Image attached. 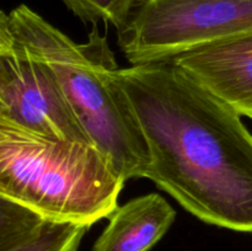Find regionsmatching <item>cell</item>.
Segmentation results:
<instances>
[{
	"label": "cell",
	"instance_id": "cell-1",
	"mask_svg": "<svg viewBox=\"0 0 252 251\" xmlns=\"http://www.w3.org/2000/svg\"><path fill=\"white\" fill-rule=\"evenodd\" d=\"M150 154L147 179L208 224L252 233V134L172 62L118 68Z\"/></svg>",
	"mask_w": 252,
	"mask_h": 251
},
{
	"label": "cell",
	"instance_id": "cell-2",
	"mask_svg": "<svg viewBox=\"0 0 252 251\" xmlns=\"http://www.w3.org/2000/svg\"><path fill=\"white\" fill-rule=\"evenodd\" d=\"M15 43L46 64L94 147L125 181L145 176L150 154L127 96L116 80L115 53L94 25L75 43L26 5L9 14Z\"/></svg>",
	"mask_w": 252,
	"mask_h": 251
},
{
	"label": "cell",
	"instance_id": "cell-3",
	"mask_svg": "<svg viewBox=\"0 0 252 251\" xmlns=\"http://www.w3.org/2000/svg\"><path fill=\"white\" fill-rule=\"evenodd\" d=\"M0 105V196L46 219L91 226L117 208L125 180L93 145L33 132Z\"/></svg>",
	"mask_w": 252,
	"mask_h": 251
},
{
	"label": "cell",
	"instance_id": "cell-4",
	"mask_svg": "<svg viewBox=\"0 0 252 251\" xmlns=\"http://www.w3.org/2000/svg\"><path fill=\"white\" fill-rule=\"evenodd\" d=\"M0 101L12 120L33 132L94 147L51 69L21 44L0 52Z\"/></svg>",
	"mask_w": 252,
	"mask_h": 251
},
{
	"label": "cell",
	"instance_id": "cell-5",
	"mask_svg": "<svg viewBox=\"0 0 252 251\" xmlns=\"http://www.w3.org/2000/svg\"><path fill=\"white\" fill-rule=\"evenodd\" d=\"M170 62L241 116L252 111V33L192 49Z\"/></svg>",
	"mask_w": 252,
	"mask_h": 251
},
{
	"label": "cell",
	"instance_id": "cell-6",
	"mask_svg": "<svg viewBox=\"0 0 252 251\" xmlns=\"http://www.w3.org/2000/svg\"><path fill=\"white\" fill-rule=\"evenodd\" d=\"M176 218L175 209L158 193L137 197L117 207L93 251H148Z\"/></svg>",
	"mask_w": 252,
	"mask_h": 251
},
{
	"label": "cell",
	"instance_id": "cell-7",
	"mask_svg": "<svg viewBox=\"0 0 252 251\" xmlns=\"http://www.w3.org/2000/svg\"><path fill=\"white\" fill-rule=\"evenodd\" d=\"M44 220L46 218L33 209L0 196V251L29 240Z\"/></svg>",
	"mask_w": 252,
	"mask_h": 251
},
{
	"label": "cell",
	"instance_id": "cell-8",
	"mask_svg": "<svg viewBox=\"0 0 252 251\" xmlns=\"http://www.w3.org/2000/svg\"><path fill=\"white\" fill-rule=\"evenodd\" d=\"M89 228L86 224L46 219L32 238L6 251H75Z\"/></svg>",
	"mask_w": 252,
	"mask_h": 251
},
{
	"label": "cell",
	"instance_id": "cell-9",
	"mask_svg": "<svg viewBox=\"0 0 252 251\" xmlns=\"http://www.w3.org/2000/svg\"><path fill=\"white\" fill-rule=\"evenodd\" d=\"M137 0H63L84 22L103 21L120 30L126 24Z\"/></svg>",
	"mask_w": 252,
	"mask_h": 251
},
{
	"label": "cell",
	"instance_id": "cell-10",
	"mask_svg": "<svg viewBox=\"0 0 252 251\" xmlns=\"http://www.w3.org/2000/svg\"><path fill=\"white\" fill-rule=\"evenodd\" d=\"M14 44L15 38L10 24V16L0 10V52L10 51Z\"/></svg>",
	"mask_w": 252,
	"mask_h": 251
},
{
	"label": "cell",
	"instance_id": "cell-11",
	"mask_svg": "<svg viewBox=\"0 0 252 251\" xmlns=\"http://www.w3.org/2000/svg\"><path fill=\"white\" fill-rule=\"evenodd\" d=\"M249 118H251V120H252V113H250V116H249Z\"/></svg>",
	"mask_w": 252,
	"mask_h": 251
},
{
	"label": "cell",
	"instance_id": "cell-12",
	"mask_svg": "<svg viewBox=\"0 0 252 251\" xmlns=\"http://www.w3.org/2000/svg\"><path fill=\"white\" fill-rule=\"evenodd\" d=\"M250 113H252V111H251V112ZM250 113H249V116H250ZM249 116H248V117H249Z\"/></svg>",
	"mask_w": 252,
	"mask_h": 251
},
{
	"label": "cell",
	"instance_id": "cell-13",
	"mask_svg": "<svg viewBox=\"0 0 252 251\" xmlns=\"http://www.w3.org/2000/svg\"><path fill=\"white\" fill-rule=\"evenodd\" d=\"M0 105H2V103H1V101H0Z\"/></svg>",
	"mask_w": 252,
	"mask_h": 251
}]
</instances>
